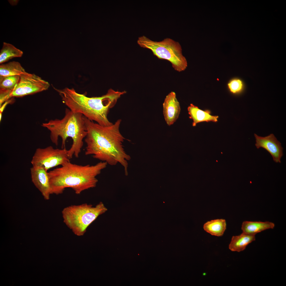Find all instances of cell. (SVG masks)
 Here are the masks:
<instances>
[{
    "label": "cell",
    "mask_w": 286,
    "mask_h": 286,
    "mask_svg": "<svg viewBox=\"0 0 286 286\" xmlns=\"http://www.w3.org/2000/svg\"><path fill=\"white\" fill-rule=\"evenodd\" d=\"M257 149L262 148L265 149L272 156L274 161L281 163V159L283 155V148L281 143L273 134L265 137L259 136L254 134Z\"/></svg>",
    "instance_id": "obj_9"
},
{
    "label": "cell",
    "mask_w": 286,
    "mask_h": 286,
    "mask_svg": "<svg viewBox=\"0 0 286 286\" xmlns=\"http://www.w3.org/2000/svg\"><path fill=\"white\" fill-rule=\"evenodd\" d=\"M187 110L190 115L189 118L193 120V126H195L197 123L201 122H216L217 121L218 116L212 115L209 110L203 111L193 104H191L188 107Z\"/></svg>",
    "instance_id": "obj_12"
},
{
    "label": "cell",
    "mask_w": 286,
    "mask_h": 286,
    "mask_svg": "<svg viewBox=\"0 0 286 286\" xmlns=\"http://www.w3.org/2000/svg\"><path fill=\"white\" fill-rule=\"evenodd\" d=\"M23 52L10 43L3 42L0 52V64H2L15 57H21Z\"/></svg>",
    "instance_id": "obj_16"
},
{
    "label": "cell",
    "mask_w": 286,
    "mask_h": 286,
    "mask_svg": "<svg viewBox=\"0 0 286 286\" xmlns=\"http://www.w3.org/2000/svg\"><path fill=\"white\" fill-rule=\"evenodd\" d=\"M108 164L101 161L93 165H84L67 162L61 167L48 172L51 194L62 193L70 188L79 194L83 191L94 188L98 180L97 176Z\"/></svg>",
    "instance_id": "obj_2"
},
{
    "label": "cell",
    "mask_w": 286,
    "mask_h": 286,
    "mask_svg": "<svg viewBox=\"0 0 286 286\" xmlns=\"http://www.w3.org/2000/svg\"><path fill=\"white\" fill-rule=\"evenodd\" d=\"M20 78L19 75L0 77V91L11 92L18 83Z\"/></svg>",
    "instance_id": "obj_18"
},
{
    "label": "cell",
    "mask_w": 286,
    "mask_h": 286,
    "mask_svg": "<svg viewBox=\"0 0 286 286\" xmlns=\"http://www.w3.org/2000/svg\"><path fill=\"white\" fill-rule=\"evenodd\" d=\"M108 210L102 202L95 206L86 203L72 205L61 212L63 221L76 235H84L89 226Z\"/></svg>",
    "instance_id": "obj_5"
},
{
    "label": "cell",
    "mask_w": 286,
    "mask_h": 286,
    "mask_svg": "<svg viewBox=\"0 0 286 286\" xmlns=\"http://www.w3.org/2000/svg\"><path fill=\"white\" fill-rule=\"evenodd\" d=\"M49 83L34 74L26 72L20 75L19 82L9 95V99L20 97L45 91Z\"/></svg>",
    "instance_id": "obj_8"
},
{
    "label": "cell",
    "mask_w": 286,
    "mask_h": 286,
    "mask_svg": "<svg viewBox=\"0 0 286 286\" xmlns=\"http://www.w3.org/2000/svg\"><path fill=\"white\" fill-rule=\"evenodd\" d=\"M137 43L141 47L150 50L158 59L170 62L177 71H183L187 67L186 60L182 54L178 42L169 38L160 41H154L143 35L138 38Z\"/></svg>",
    "instance_id": "obj_6"
},
{
    "label": "cell",
    "mask_w": 286,
    "mask_h": 286,
    "mask_svg": "<svg viewBox=\"0 0 286 286\" xmlns=\"http://www.w3.org/2000/svg\"><path fill=\"white\" fill-rule=\"evenodd\" d=\"M163 106L165 120L167 124L170 126L178 118L181 110L179 102L175 92L172 91L166 96Z\"/></svg>",
    "instance_id": "obj_11"
},
{
    "label": "cell",
    "mask_w": 286,
    "mask_h": 286,
    "mask_svg": "<svg viewBox=\"0 0 286 286\" xmlns=\"http://www.w3.org/2000/svg\"><path fill=\"white\" fill-rule=\"evenodd\" d=\"M225 219H216L208 221L203 226L204 230L211 235L217 236H222L226 229Z\"/></svg>",
    "instance_id": "obj_15"
},
{
    "label": "cell",
    "mask_w": 286,
    "mask_h": 286,
    "mask_svg": "<svg viewBox=\"0 0 286 286\" xmlns=\"http://www.w3.org/2000/svg\"><path fill=\"white\" fill-rule=\"evenodd\" d=\"M274 223L269 221H245L242 223L241 229L243 233L255 235L257 233L275 227Z\"/></svg>",
    "instance_id": "obj_13"
},
{
    "label": "cell",
    "mask_w": 286,
    "mask_h": 286,
    "mask_svg": "<svg viewBox=\"0 0 286 286\" xmlns=\"http://www.w3.org/2000/svg\"><path fill=\"white\" fill-rule=\"evenodd\" d=\"M84 118L87 131L85 138V155H91L93 158L111 166L119 163L123 168L125 175L127 176L128 162L131 158L123 148L125 138L119 130L121 120L105 126L84 116Z\"/></svg>",
    "instance_id": "obj_1"
},
{
    "label": "cell",
    "mask_w": 286,
    "mask_h": 286,
    "mask_svg": "<svg viewBox=\"0 0 286 286\" xmlns=\"http://www.w3.org/2000/svg\"><path fill=\"white\" fill-rule=\"evenodd\" d=\"M55 90L61 96L62 102L74 112L82 114L92 121L108 126L113 123L107 117L111 108L125 91H115L111 89L105 95L98 97H89L79 93L73 88H65Z\"/></svg>",
    "instance_id": "obj_3"
},
{
    "label": "cell",
    "mask_w": 286,
    "mask_h": 286,
    "mask_svg": "<svg viewBox=\"0 0 286 286\" xmlns=\"http://www.w3.org/2000/svg\"><path fill=\"white\" fill-rule=\"evenodd\" d=\"M230 91L234 94L242 93L244 90V84L242 80L238 78H234L230 80L227 84Z\"/></svg>",
    "instance_id": "obj_19"
},
{
    "label": "cell",
    "mask_w": 286,
    "mask_h": 286,
    "mask_svg": "<svg viewBox=\"0 0 286 286\" xmlns=\"http://www.w3.org/2000/svg\"><path fill=\"white\" fill-rule=\"evenodd\" d=\"M255 240V235L242 232L239 235L232 237L229 248L232 251L240 252L244 250L249 244Z\"/></svg>",
    "instance_id": "obj_14"
},
{
    "label": "cell",
    "mask_w": 286,
    "mask_h": 286,
    "mask_svg": "<svg viewBox=\"0 0 286 286\" xmlns=\"http://www.w3.org/2000/svg\"><path fill=\"white\" fill-rule=\"evenodd\" d=\"M30 172L32 182L41 192L44 199L49 200L51 194L47 171L41 167L32 166L30 169Z\"/></svg>",
    "instance_id": "obj_10"
},
{
    "label": "cell",
    "mask_w": 286,
    "mask_h": 286,
    "mask_svg": "<svg viewBox=\"0 0 286 286\" xmlns=\"http://www.w3.org/2000/svg\"><path fill=\"white\" fill-rule=\"evenodd\" d=\"M42 126L50 131L51 140L56 145H58L59 137H61V149L65 148L67 138H71L73 143L68 150L69 157L70 159L73 155L77 158L79 157L83 146V140L87 134L84 116L82 114L66 108L63 118L50 120L43 123Z\"/></svg>",
    "instance_id": "obj_4"
},
{
    "label": "cell",
    "mask_w": 286,
    "mask_h": 286,
    "mask_svg": "<svg viewBox=\"0 0 286 286\" xmlns=\"http://www.w3.org/2000/svg\"><path fill=\"white\" fill-rule=\"evenodd\" d=\"M26 72L21 64L17 61H12L0 65V77L20 75Z\"/></svg>",
    "instance_id": "obj_17"
},
{
    "label": "cell",
    "mask_w": 286,
    "mask_h": 286,
    "mask_svg": "<svg viewBox=\"0 0 286 286\" xmlns=\"http://www.w3.org/2000/svg\"><path fill=\"white\" fill-rule=\"evenodd\" d=\"M68 150L66 148L54 149L51 146L36 149L31 163L32 166L42 168L47 171L70 161Z\"/></svg>",
    "instance_id": "obj_7"
}]
</instances>
